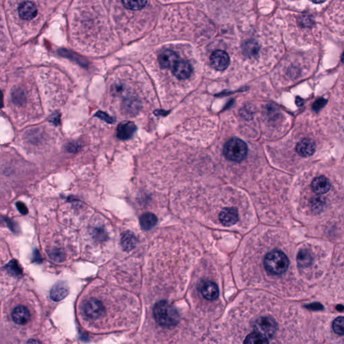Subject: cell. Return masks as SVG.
Returning <instances> with one entry per match:
<instances>
[{"instance_id": "6da1fadb", "label": "cell", "mask_w": 344, "mask_h": 344, "mask_svg": "<svg viewBox=\"0 0 344 344\" xmlns=\"http://www.w3.org/2000/svg\"><path fill=\"white\" fill-rule=\"evenodd\" d=\"M153 315L159 325L166 328L174 327L180 322V314L168 301H159L153 308Z\"/></svg>"}, {"instance_id": "7a4b0ae2", "label": "cell", "mask_w": 344, "mask_h": 344, "mask_svg": "<svg viewBox=\"0 0 344 344\" xmlns=\"http://www.w3.org/2000/svg\"><path fill=\"white\" fill-rule=\"evenodd\" d=\"M290 261L287 255L281 250L275 249L266 255L264 266L269 274L279 276L288 270Z\"/></svg>"}, {"instance_id": "3957f363", "label": "cell", "mask_w": 344, "mask_h": 344, "mask_svg": "<svg viewBox=\"0 0 344 344\" xmlns=\"http://www.w3.org/2000/svg\"><path fill=\"white\" fill-rule=\"evenodd\" d=\"M277 323L272 317H261L257 319L252 325V331L258 334L269 343L277 331Z\"/></svg>"}, {"instance_id": "277c9868", "label": "cell", "mask_w": 344, "mask_h": 344, "mask_svg": "<svg viewBox=\"0 0 344 344\" xmlns=\"http://www.w3.org/2000/svg\"><path fill=\"white\" fill-rule=\"evenodd\" d=\"M223 153L229 160L239 162L244 160L247 155V145L242 140L233 138L225 143Z\"/></svg>"}, {"instance_id": "5b68a950", "label": "cell", "mask_w": 344, "mask_h": 344, "mask_svg": "<svg viewBox=\"0 0 344 344\" xmlns=\"http://www.w3.org/2000/svg\"><path fill=\"white\" fill-rule=\"evenodd\" d=\"M83 311L85 315L92 320H97L105 315V308L102 303L96 299L86 301L83 306Z\"/></svg>"}, {"instance_id": "8992f818", "label": "cell", "mask_w": 344, "mask_h": 344, "mask_svg": "<svg viewBox=\"0 0 344 344\" xmlns=\"http://www.w3.org/2000/svg\"><path fill=\"white\" fill-rule=\"evenodd\" d=\"M211 65L215 70L223 71L229 65V57L228 53L222 50H217L212 53L210 57Z\"/></svg>"}, {"instance_id": "52a82bcc", "label": "cell", "mask_w": 344, "mask_h": 344, "mask_svg": "<svg viewBox=\"0 0 344 344\" xmlns=\"http://www.w3.org/2000/svg\"><path fill=\"white\" fill-rule=\"evenodd\" d=\"M199 291L203 297L209 301L217 300L219 296V290L217 284L210 281L202 282L199 285Z\"/></svg>"}, {"instance_id": "ba28073f", "label": "cell", "mask_w": 344, "mask_h": 344, "mask_svg": "<svg viewBox=\"0 0 344 344\" xmlns=\"http://www.w3.org/2000/svg\"><path fill=\"white\" fill-rule=\"evenodd\" d=\"M158 60L161 67L173 70L179 61V57L174 51L166 49L159 54Z\"/></svg>"}, {"instance_id": "9c48e42d", "label": "cell", "mask_w": 344, "mask_h": 344, "mask_svg": "<svg viewBox=\"0 0 344 344\" xmlns=\"http://www.w3.org/2000/svg\"><path fill=\"white\" fill-rule=\"evenodd\" d=\"M219 219L225 226H232L238 221V211L233 207L225 208L220 212Z\"/></svg>"}, {"instance_id": "30bf717a", "label": "cell", "mask_w": 344, "mask_h": 344, "mask_svg": "<svg viewBox=\"0 0 344 344\" xmlns=\"http://www.w3.org/2000/svg\"><path fill=\"white\" fill-rule=\"evenodd\" d=\"M136 127L130 121L122 122L117 128V136L120 140L131 139L136 132Z\"/></svg>"}, {"instance_id": "8fae6325", "label": "cell", "mask_w": 344, "mask_h": 344, "mask_svg": "<svg viewBox=\"0 0 344 344\" xmlns=\"http://www.w3.org/2000/svg\"><path fill=\"white\" fill-rule=\"evenodd\" d=\"M37 8L36 5L32 1H26L21 3L19 8V17L23 19L31 20L37 15Z\"/></svg>"}, {"instance_id": "7c38bea8", "label": "cell", "mask_w": 344, "mask_h": 344, "mask_svg": "<svg viewBox=\"0 0 344 344\" xmlns=\"http://www.w3.org/2000/svg\"><path fill=\"white\" fill-rule=\"evenodd\" d=\"M172 70L175 77L180 79H185L191 76L192 67L189 61L185 60H179Z\"/></svg>"}, {"instance_id": "4fadbf2b", "label": "cell", "mask_w": 344, "mask_h": 344, "mask_svg": "<svg viewBox=\"0 0 344 344\" xmlns=\"http://www.w3.org/2000/svg\"><path fill=\"white\" fill-rule=\"evenodd\" d=\"M12 320L19 325H25L31 319V314L26 306H18L12 313Z\"/></svg>"}, {"instance_id": "5bb4252c", "label": "cell", "mask_w": 344, "mask_h": 344, "mask_svg": "<svg viewBox=\"0 0 344 344\" xmlns=\"http://www.w3.org/2000/svg\"><path fill=\"white\" fill-rule=\"evenodd\" d=\"M316 145L315 142L306 139L299 142L297 145V152L302 157H310L315 153Z\"/></svg>"}, {"instance_id": "9a60e30c", "label": "cell", "mask_w": 344, "mask_h": 344, "mask_svg": "<svg viewBox=\"0 0 344 344\" xmlns=\"http://www.w3.org/2000/svg\"><path fill=\"white\" fill-rule=\"evenodd\" d=\"M70 292V289L68 286L65 283H58L53 287L50 292V297L53 301H61L64 298L67 296Z\"/></svg>"}, {"instance_id": "2e32d148", "label": "cell", "mask_w": 344, "mask_h": 344, "mask_svg": "<svg viewBox=\"0 0 344 344\" xmlns=\"http://www.w3.org/2000/svg\"><path fill=\"white\" fill-rule=\"evenodd\" d=\"M140 104L139 101L136 99L135 97H128L124 100L122 104V109L123 113L125 115H129V116H134L137 114L139 111Z\"/></svg>"}, {"instance_id": "e0dca14e", "label": "cell", "mask_w": 344, "mask_h": 344, "mask_svg": "<svg viewBox=\"0 0 344 344\" xmlns=\"http://www.w3.org/2000/svg\"><path fill=\"white\" fill-rule=\"evenodd\" d=\"M331 185L324 176L317 177L312 182V189L317 194H324L330 189Z\"/></svg>"}, {"instance_id": "ac0fdd59", "label": "cell", "mask_w": 344, "mask_h": 344, "mask_svg": "<svg viewBox=\"0 0 344 344\" xmlns=\"http://www.w3.org/2000/svg\"><path fill=\"white\" fill-rule=\"evenodd\" d=\"M313 261V256L309 250L302 249L298 253L297 262L300 268H306L311 266Z\"/></svg>"}, {"instance_id": "d6986e66", "label": "cell", "mask_w": 344, "mask_h": 344, "mask_svg": "<svg viewBox=\"0 0 344 344\" xmlns=\"http://www.w3.org/2000/svg\"><path fill=\"white\" fill-rule=\"evenodd\" d=\"M137 239L132 232L127 231L124 234L121 239V245L125 251H131L135 247Z\"/></svg>"}, {"instance_id": "ffe728a7", "label": "cell", "mask_w": 344, "mask_h": 344, "mask_svg": "<svg viewBox=\"0 0 344 344\" xmlns=\"http://www.w3.org/2000/svg\"><path fill=\"white\" fill-rule=\"evenodd\" d=\"M157 223V218L155 214L151 212L143 214L140 218L141 228L145 230H150L155 226Z\"/></svg>"}, {"instance_id": "44dd1931", "label": "cell", "mask_w": 344, "mask_h": 344, "mask_svg": "<svg viewBox=\"0 0 344 344\" xmlns=\"http://www.w3.org/2000/svg\"><path fill=\"white\" fill-rule=\"evenodd\" d=\"M12 99L16 105H23L26 101L25 91L20 88L14 89L12 92Z\"/></svg>"}, {"instance_id": "7402d4cb", "label": "cell", "mask_w": 344, "mask_h": 344, "mask_svg": "<svg viewBox=\"0 0 344 344\" xmlns=\"http://www.w3.org/2000/svg\"><path fill=\"white\" fill-rule=\"evenodd\" d=\"M124 6L133 10H139L144 8L147 0H122Z\"/></svg>"}, {"instance_id": "603a6c76", "label": "cell", "mask_w": 344, "mask_h": 344, "mask_svg": "<svg viewBox=\"0 0 344 344\" xmlns=\"http://www.w3.org/2000/svg\"><path fill=\"white\" fill-rule=\"evenodd\" d=\"M259 47L258 43L253 40H249L244 45V51L247 56L249 57L255 56L258 54Z\"/></svg>"}, {"instance_id": "cb8c5ba5", "label": "cell", "mask_w": 344, "mask_h": 344, "mask_svg": "<svg viewBox=\"0 0 344 344\" xmlns=\"http://www.w3.org/2000/svg\"><path fill=\"white\" fill-rule=\"evenodd\" d=\"M333 329L334 332L340 336H344V317H339L333 322Z\"/></svg>"}, {"instance_id": "d4e9b609", "label": "cell", "mask_w": 344, "mask_h": 344, "mask_svg": "<svg viewBox=\"0 0 344 344\" xmlns=\"http://www.w3.org/2000/svg\"><path fill=\"white\" fill-rule=\"evenodd\" d=\"M6 268L8 272L12 275H20L22 273L20 268L19 267V264L16 261L10 262V263L6 266Z\"/></svg>"}, {"instance_id": "484cf974", "label": "cell", "mask_w": 344, "mask_h": 344, "mask_svg": "<svg viewBox=\"0 0 344 344\" xmlns=\"http://www.w3.org/2000/svg\"><path fill=\"white\" fill-rule=\"evenodd\" d=\"M96 116L100 118L101 120H104L107 123L112 124L115 122V118L113 117L110 116L107 113H104V112L98 111L96 113Z\"/></svg>"}, {"instance_id": "4316f807", "label": "cell", "mask_w": 344, "mask_h": 344, "mask_svg": "<svg viewBox=\"0 0 344 344\" xmlns=\"http://www.w3.org/2000/svg\"><path fill=\"white\" fill-rule=\"evenodd\" d=\"M66 149L67 152H70V153H76L80 149V145L78 143L73 142V143H70L67 145Z\"/></svg>"}, {"instance_id": "83f0119b", "label": "cell", "mask_w": 344, "mask_h": 344, "mask_svg": "<svg viewBox=\"0 0 344 344\" xmlns=\"http://www.w3.org/2000/svg\"><path fill=\"white\" fill-rule=\"evenodd\" d=\"M17 209H19V212L22 214H26L28 213V209L24 203L21 202H18L17 203Z\"/></svg>"}, {"instance_id": "f1b7e54d", "label": "cell", "mask_w": 344, "mask_h": 344, "mask_svg": "<svg viewBox=\"0 0 344 344\" xmlns=\"http://www.w3.org/2000/svg\"><path fill=\"white\" fill-rule=\"evenodd\" d=\"M51 122L56 125H58L60 123V115L58 113H55L53 115H51L50 118H49Z\"/></svg>"}, {"instance_id": "f546056e", "label": "cell", "mask_w": 344, "mask_h": 344, "mask_svg": "<svg viewBox=\"0 0 344 344\" xmlns=\"http://www.w3.org/2000/svg\"><path fill=\"white\" fill-rule=\"evenodd\" d=\"M312 2L315 3H322L325 2L326 0H311Z\"/></svg>"}]
</instances>
